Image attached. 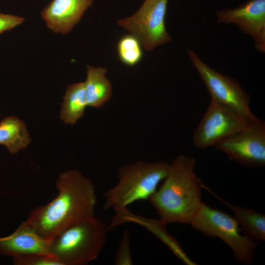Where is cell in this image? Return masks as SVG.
<instances>
[{
  "label": "cell",
  "instance_id": "obj_1",
  "mask_svg": "<svg viewBox=\"0 0 265 265\" xmlns=\"http://www.w3.org/2000/svg\"><path fill=\"white\" fill-rule=\"evenodd\" d=\"M55 187L57 195L48 204L33 209L26 220L48 240L67 227L95 215L97 205L94 184L77 169L61 173Z\"/></svg>",
  "mask_w": 265,
  "mask_h": 265
},
{
  "label": "cell",
  "instance_id": "obj_2",
  "mask_svg": "<svg viewBox=\"0 0 265 265\" xmlns=\"http://www.w3.org/2000/svg\"><path fill=\"white\" fill-rule=\"evenodd\" d=\"M195 165L193 158L176 157L169 164L162 185L149 199L164 225L189 223L201 204V182Z\"/></svg>",
  "mask_w": 265,
  "mask_h": 265
},
{
  "label": "cell",
  "instance_id": "obj_3",
  "mask_svg": "<svg viewBox=\"0 0 265 265\" xmlns=\"http://www.w3.org/2000/svg\"><path fill=\"white\" fill-rule=\"evenodd\" d=\"M169 164L139 160L122 166L117 183L105 194L104 210L113 208L118 213L136 201L149 200L166 177Z\"/></svg>",
  "mask_w": 265,
  "mask_h": 265
},
{
  "label": "cell",
  "instance_id": "obj_4",
  "mask_svg": "<svg viewBox=\"0 0 265 265\" xmlns=\"http://www.w3.org/2000/svg\"><path fill=\"white\" fill-rule=\"evenodd\" d=\"M106 224L95 215L63 230L50 240L51 255L62 265H85L96 260L106 244Z\"/></svg>",
  "mask_w": 265,
  "mask_h": 265
},
{
  "label": "cell",
  "instance_id": "obj_5",
  "mask_svg": "<svg viewBox=\"0 0 265 265\" xmlns=\"http://www.w3.org/2000/svg\"><path fill=\"white\" fill-rule=\"evenodd\" d=\"M189 224L207 236L221 239L232 249L238 262L245 264L251 263L257 244L241 234L235 217L202 202Z\"/></svg>",
  "mask_w": 265,
  "mask_h": 265
},
{
  "label": "cell",
  "instance_id": "obj_6",
  "mask_svg": "<svg viewBox=\"0 0 265 265\" xmlns=\"http://www.w3.org/2000/svg\"><path fill=\"white\" fill-rule=\"evenodd\" d=\"M187 54L205 83L212 101L249 118L256 117L249 106V95L236 79L210 67L193 50L188 49Z\"/></svg>",
  "mask_w": 265,
  "mask_h": 265
},
{
  "label": "cell",
  "instance_id": "obj_7",
  "mask_svg": "<svg viewBox=\"0 0 265 265\" xmlns=\"http://www.w3.org/2000/svg\"><path fill=\"white\" fill-rule=\"evenodd\" d=\"M168 1L145 0L136 13L117 24L136 37L146 50H153L171 41L165 24Z\"/></svg>",
  "mask_w": 265,
  "mask_h": 265
},
{
  "label": "cell",
  "instance_id": "obj_8",
  "mask_svg": "<svg viewBox=\"0 0 265 265\" xmlns=\"http://www.w3.org/2000/svg\"><path fill=\"white\" fill-rule=\"evenodd\" d=\"M255 118H249L211 100L193 132V143L200 149L212 146L218 141L245 129Z\"/></svg>",
  "mask_w": 265,
  "mask_h": 265
},
{
  "label": "cell",
  "instance_id": "obj_9",
  "mask_svg": "<svg viewBox=\"0 0 265 265\" xmlns=\"http://www.w3.org/2000/svg\"><path fill=\"white\" fill-rule=\"evenodd\" d=\"M229 160L244 166L262 167L265 165V123L255 118L245 129L213 145Z\"/></svg>",
  "mask_w": 265,
  "mask_h": 265
},
{
  "label": "cell",
  "instance_id": "obj_10",
  "mask_svg": "<svg viewBox=\"0 0 265 265\" xmlns=\"http://www.w3.org/2000/svg\"><path fill=\"white\" fill-rule=\"evenodd\" d=\"M218 24H233L254 40L255 47L265 52V0H250L235 8L216 11Z\"/></svg>",
  "mask_w": 265,
  "mask_h": 265
},
{
  "label": "cell",
  "instance_id": "obj_11",
  "mask_svg": "<svg viewBox=\"0 0 265 265\" xmlns=\"http://www.w3.org/2000/svg\"><path fill=\"white\" fill-rule=\"evenodd\" d=\"M92 2L93 0H53L41 12V17L54 32L67 34Z\"/></svg>",
  "mask_w": 265,
  "mask_h": 265
},
{
  "label": "cell",
  "instance_id": "obj_12",
  "mask_svg": "<svg viewBox=\"0 0 265 265\" xmlns=\"http://www.w3.org/2000/svg\"><path fill=\"white\" fill-rule=\"evenodd\" d=\"M50 240L39 235L27 221L11 234L0 237V254L12 258L30 253L51 254Z\"/></svg>",
  "mask_w": 265,
  "mask_h": 265
},
{
  "label": "cell",
  "instance_id": "obj_13",
  "mask_svg": "<svg viewBox=\"0 0 265 265\" xmlns=\"http://www.w3.org/2000/svg\"><path fill=\"white\" fill-rule=\"evenodd\" d=\"M106 72L105 68L87 66L86 79L83 82L88 106L101 108L111 98L112 86L106 77Z\"/></svg>",
  "mask_w": 265,
  "mask_h": 265
},
{
  "label": "cell",
  "instance_id": "obj_14",
  "mask_svg": "<svg viewBox=\"0 0 265 265\" xmlns=\"http://www.w3.org/2000/svg\"><path fill=\"white\" fill-rule=\"evenodd\" d=\"M201 186L213 195L235 214L241 231L244 235L253 240L259 241L265 239V216L251 209L244 208L234 205L222 199L209 188L201 183Z\"/></svg>",
  "mask_w": 265,
  "mask_h": 265
},
{
  "label": "cell",
  "instance_id": "obj_15",
  "mask_svg": "<svg viewBox=\"0 0 265 265\" xmlns=\"http://www.w3.org/2000/svg\"><path fill=\"white\" fill-rule=\"evenodd\" d=\"M30 142L25 123L15 116H7L0 122V144L11 154L26 148Z\"/></svg>",
  "mask_w": 265,
  "mask_h": 265
},
{
  "label": "cell",
  "instance_id": "obj_16",
  "mask_svg": "<svg viewBox=\"0 0 265 265\" xmlns=\"http://www.w3.org/2000/svg\"><path fill=\"white\" fill-rule=\"evenodd\" d=\"M88 106L83 82L69 85L63 97L60 119L66 124L74 125L83 116Z\"/></svg>",
  "mask_w": 265,
  "mask_h": 265
},
{
  "label": "cell",
  "instance_id": "obj_17",
  "mask_svg": "<svg viewBox=\"0 0 265 265\" xmlns=\"http://www.w3.org/2000/svg\"><path fill=\"white\" fill-rule=\"evenodd\" d=\"M142 45L139 40L132 34L122 37L117 43V53L120 60L129 66L137 64L143 55Z\"/></svg>",
  "mask_w": 265,
  "mask_h": 265
},
{
  "label": "cell",
  "instance_id": "obj_18",
  "mask_svg": "<svg viewBox=\"0 0 265 265\" xmlns=\"http://www.w3.org/2000/svg\"><path fill=\"white\" fill-rule=\"evenodd\" d=\"M14 265H62L53 255L30 253L12 258Z\"/></svg>",
  "mask_w": 265,
  "mask_h": 265
},
{
  "label": "cell",
  "instance_id": "obj_19",
  "mask_svg": "<svg viewBox=\"0 0 265 265\" xmlns=\"http://www.w3.org/2000/svg\"><path fill=\"white\" fill-rule=\"evenodd\" d=\"M116 265L133 264L131 250V237L128 230L124 231L114 260Z\"/></svg>",
  "mask_w": 265,
  "mask_h": 265
},
{
  "label": "cell",
  "instance_id": "obj_20",
  "mask_svg": "<svg viewBox=\"0 0 265 265\" xmlns=\"http://www.w3.org/2000/svg\"><path fill=\"white\" fill-rule=\"evenodd\" d=\"M24 20L23 17L0 13V34L19 26Z\"/></svg>",
  "mask_w": 265,
  "mask_h": 265
}]
</instances>
